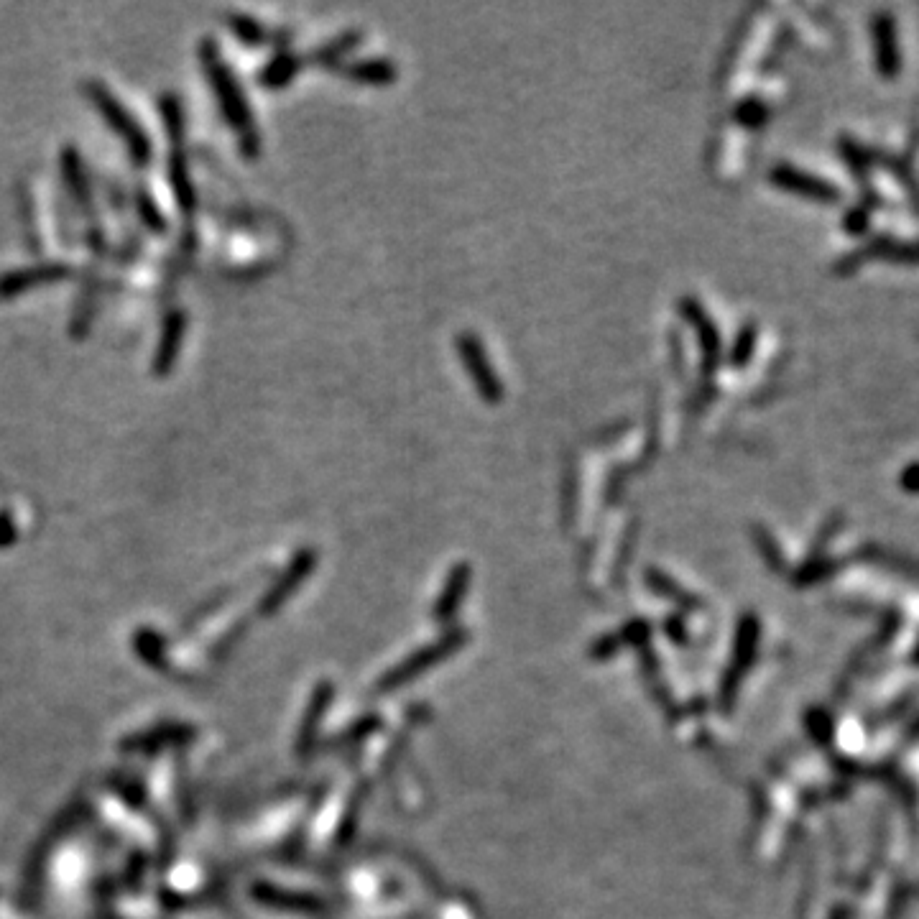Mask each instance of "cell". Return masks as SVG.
<instances>
[{"mask_svg":"<svg viewBox=\"0 0 919 919\" xmlns=\"http://www.w3.org/2000/svg\"><path fill=\"white\" fill-rule=\"evenodd\" d=\"M733 118H736L743 128H761L766 120H769V105L761 98H756V95H748L741 103H736Z\"/></svg>","mask_w":919,"mask_h":919,"instance_id":"8","label":"cell"},{"mask_svg":"<svg viewBox=\"0 0 919 919\" xmlns=\"http://www.w3.org/2000/svg\"><path fill=\"white\" fill-rule=\"evenodd\" d=\"M769 179L774 182V187L787 189V192H794V195H800V197H810V200H820V202L840 200V189L835 187L830 179L817 177V174L807 172V169H800V166L787 164V161L771 166Z\"/></svg>","mask_w":919,"mask_h":919,"instance_id":"3","label":"cell"},{"mask_svg":"<svg viewBox=\"0 0 919 919\" xmlns=\"http://www.w3.org/2000/svg\"><path fill=\"white\" fill-rule=\"evenodd\" d=\"M840 151H843L845 161L853 166V172L863 174L868 166H871V154H868V149L866 146H861V143L853 141V138H848V136L840 138Z\"/></svg>","mask_w":919,"mask_h":919,"instance_id":"11","label":"cell"},{"mask_svg":"<svg viewBox=\"0 0 919 919\" xmlns=\"http://www.w3.org/2000/svg\"><path fill=\"white\" fill-rule=\"evenodd\" d=\"M297 69H299V59L294 57V54H279V57L269 64V69L263 72V85H269V87L286 85V82L297 75Z\"/></svg>","mask_w":919,"mask_h":919,"instance_id":"9","label":"cell"},{"mask_svg":"<svg viewBox=\"0 0 919 919\" xmlns=\"http://www.w3.org/2000/svg\"><path fill=\"white\" fill-rule=\"evenodd\" d=\"M899 486L907 493H919V460L904 465V470L899 473Z\"/></svg>","mask_w":919,"mask_h":919,"instance_id":"13","label":"cell"},{"mask_svg":"<svg viewBox=\"0 0 919 919\" xmlns=\"http://www.w3.org/2000/svg\"><path fill=\"white\" fill-rule=\"evenodd\" d=\"M843 225H845V230H848V233H863V230H866V225H868V207L863 205V202H861V205L851 207V210L845 212Z\"/></svg>","mask_w":919,"mask_h":919,"instance_id":"12","label":"cell"},{"mask_svg":"<svg viewBox=\"0 0 919 919\" xmlns=\"http://www.w3.org/2000/svg\"><path fill=\"white\" fill-rule=\"evenodd\" d=\"M756 343H759V322L746 320L741 325V330L736 332V337H733L731 348H728V363H731V368H736V371L746 368L748 363H751V358H754Z\"/></svg>","mask_w":919,"mask_h":919,"instance_id":"7","label":"cell"},{"mask_svg":"<svg viewBox=\"0 0 919 919\" xmlns=\"http://www.w3.org/2000/svg\"><path fill=\"white\" fill-rule=\"evenodd\" d=\"M92 100H95V105H98V108H100V113L108 115L110 126H113L118 133H123V136H126L128 141H131L133 154H136V156H143V154H146V151H149V143H146V136H143V133L138 131L136 123H133V120H131V115H128L126 110L120 108V105L115 103L113 98H110L108 92L100 90V87H95V90H92Z\"/></svg>","mask_w":919,"mask_h":919,"instance_id":"5","label":"cell"},{"mask_svg":"<svg viewBox=\"0 0 919 919\" xmlns=\"http://www.w3.org/2000/svg\"><path fill=\"white\" fill-rule=\"evenodd\" d=\"M345 77H350L353 82L360 85H391L399 75L394 59L389 57H371V59H358V62L348 64L343 69Z\"/></svg>","mask_w":919,"mask_h":919,"instance_id":"6","label":"cell"},{"mask_svg":"<svg viewBox=\"0 0 919 919\" xmlns=\"http://www.w3.org/2000/svg\"><path fill=\"white\" fill-rule=\"evenodd\" d=\"M358 41H360V31H345V34L337 36L335 41H327V44L322 46L320 52H317V62L320 64L340 62V57H345L350 49H355Z\"/></svg>","mask_w":919,"mask_h":919,"instance_id":"10","label":"cell"},{"mask_svg":"<svg viewBox=\"0 0 919 919\" xmlns=\"http://www.w3.org/2000/svg\"><path fill=\"white\" fill-rule=\"evenodd\" d=\"M179 335H182V325H179V322H174L172 325V337L174 340H179ZM172 340H169V343H166V348H161L159 350V360H156V366L161 368V363H164V366H169V363H172L174 360V348H172Z\"/></svg>","mask_w":919,"mask_h":919,"instance_id":"14","label":"cell"},{"mask_svg":"<svg viewBox=\"0 0 919 919\" xmlns=\"http://www.w3.org/2000/svg\"><path fill=\"white\" fill-rule=\"evenodd\" d=\"M680 314L695 327L700 348H703V376L710 381V378L715 376V371H718L720 353H723V340H720L718 325H715L708 309L703 307V302L697 297H682Z\"/></svg>","mask_w":919,"mask_h":919,"instance_id":"2","label":"cell"},{"mask_svg":"<svg viewBox=\"0 0 919 919\" xmlns=\"http://www.w3.org/2000/svg\"><path fill=\"white\" fill-rule=\"evenodd\" d=\"M871 39H874V59L876 69L884 77H897L902 72V49H899L897 39V23L891 18V13L881 11L874 13L871 21Z\"/></svg>","mask_w":919,"mask_h":919,"instance_id":"4","label":"cell"},{"mask_svg":"<svg viewBox=\"0 0 919 919\" xmlns=\"http://www.w3.org/2000/svg\"><path fill=\"white\" fill-rule=\"evenodd\" d=\"M457 355L463 360L468 376L473 378L480 399L488 401V404H498L503 394H506V389H503V381L498 378L486 348L480 343V337L473 335V332H460L457 335Z\"/></svg>","mask_w":919,"mask_h":919,"instance_id":"1","label":"cell"}]
</instances>
